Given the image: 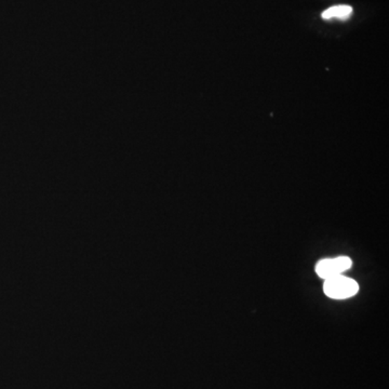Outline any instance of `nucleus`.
<instances>
[{
	"instance_id": "f03ea898",
	"label": "nucleus",
	"mask_w": 389,
	"mask_h": 389,
	"mask_svg": "<svg viewBox=\"0 0 389 389\" xmlns=\"http://www.w3.org/2000/svg\"><path fill=\"white\" fill-rule=\"evenodd\" d=\"M353 262L349 257H339L334 259L321 260L316 265V273L320 278L329 279L335 276L342 275V273L351 269Z\"/></svg>"
},
{
	"instance_id": "f257e3e1",
	"label": "nucleus",
	"mask_w": 389,
	"mask_h": 389,
	"mask_svg": "<svg viewBox=\"0 0 389 389\" xmlns=\"http://www.w3.org/2000/svg\"><path fill=\"white\" fill-rule=\"evenodd\" d=\"M324 291L329 298L334 300H344L356 295V293L359 291V285L353 279L340 275L326 279Z\"/></svg>"
},
{
	"instance_id": "7ed1b4c3",
	"label": "nucleus",
	"mask_w": 389,
	"mask_h": 389,
	"mask_svg": "<svg viewBox=\"0 0 389 389\" xmlns=\"http://www.w3.org/2000/svg\"><path fill=\"white\" fill-rule=\"evenodd\" d=\"M353 13V8L351 6H334L322 13L321 17L324 19H347Z\"/></svg>"
}]
</instances>
